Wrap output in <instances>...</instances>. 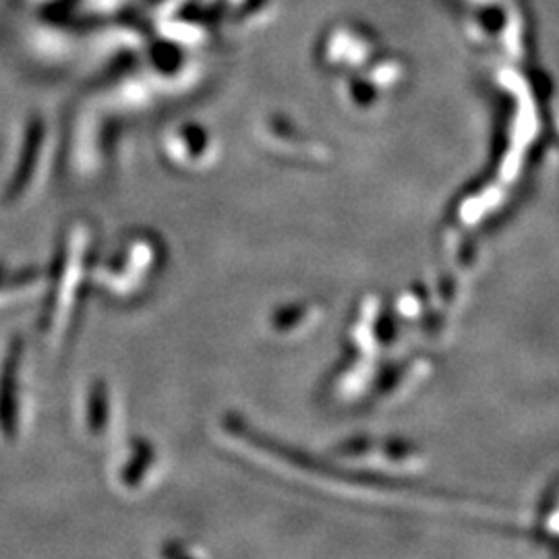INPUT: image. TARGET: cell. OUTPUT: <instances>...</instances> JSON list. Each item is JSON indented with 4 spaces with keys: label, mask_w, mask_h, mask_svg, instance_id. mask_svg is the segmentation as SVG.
Masks as SVG:
<instances>
[]
</instances>
